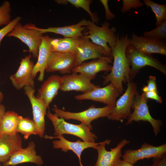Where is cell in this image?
Here are the masks:
<instances>
[{
	"label": "cell",
	"instance_id": "obj_9",
	"mask_svg": "<svg viewBox=\"0 0 166 166\" xmlns=\"http://www.w3.org/2000/svg\"><path fill=\"white\" fill-rule=\"evenodd\" d=\"M130 44L138 51L148 55L153 53L166 55V40L152 36H138L132 33Z\"/></svg>",
	"mask_w": 166,
	"mask_h": 166
},
{
	"label": "cell",
	"instance_id": "obj_7",
	"mask_svg": "<svg viewBox=\"0 0 166 166\" xmlns=\"http://www.w3.org/2000/svg\"><path fill=\"white\" fill-rule=\"evenodd\" d=\"M126 54L130 61V78L132 79L140 69L146 66H150L158 69L166 75V66L151 55L138 51L129 44L126 48Z\"/></svg>",
	"mask_w": 166,
	"mask_h": 166
},
{
	"label": "cell",
	"instance_id": "obj_41",
	"mask_svg": "<svg viewBox=\"0 0 166 166\" xmlns=\"http://www.w3.org/2000/svg\"><path fill=\"white\" fill-rule=\"evenodd\" d=\"M0 166H1L0 165Z\"/></svg>",
	"mask_w": 166,
	"mask_h": 166
},
{
	"label": "cell",
	"instance_id": "obj_14",
	"mask_svg": "<svg viewBox=\"0 0 166 166\" xmlns=\"http://www.w3.org/2000/svg\"><path fill=\"white\" fill-rule=\"evenodd\" d=\"M111 141L110 140H107L93 148L98 152L97 159L95 166H114L122 156V148L130 143L129 140L124 139L116 147L112 148L110 151H108L105 149V145H109Z\"/></svg>",
	"mask_w": 166,
	"mask_h": 166
},
{
	"label": "cell",
	"instance_id": "obj_18",
	"mask_svg": "<svg viewBox=\"0 0 166 166\" xmlns=\"http://www.w3.org/2000/svg\"><path fill=\"white\" fill-rule=\"evenodd\" d=\"M44 137L46 139H49L58 138L59 140H56L53 141V147L55 149H61V151L65 152L70 150L72 151L77 156L80 165H82L81 161V155L82 152L88 148H93L102 142L91 143L82 141L79 140L76 142H72L65 139L63 135H62L54 136L46 135L44 136Z\"/></svg>",
	"mask_w": 166,
	"mask_h": 166
},
{
	"label": "cell",
	"instance_id": "obj_3",
	"mask_svg": "<svg viewBox=\"0 0 166 166\" xmlns=\"http://www.w3.org/2000/svg\"><path fill=\"white\" fill-rule=\"evenodd\" d=\"M47 117L51 121L54 130V136L68 134L77 136L88 142H95L97 137L91 132L90 128L83 123L79 124H71L62 118H59L49 110L46 113Z\"/></svg>",
	"mask_w": 166,
	"mask_h": 166
},
{
	"label": "cell",
	"instance_id": "obj_24",
	"mask_svg": "<svg viewBox=\"0 0 166 166\" xmlns=\"http://www.w3.org/2000/svg\"><path fill=\"white\" fill-rule=\"evenodd\" d=\"M88 23V20L83 19L74 25L61 27H49L46 29L37 27V28L43 34L51 32L61 35L65 38H77L83 37V32L85 30Z\"/></svg>",
	"mask_w": 166,
	"mask_h": 166
},
{
	"label": "cell",
	"instance_id": "obj_21",
	"mask_svg": "<svg viewBox=\"0 0 166 166\" xmlns=\"http://www.w3.org/2000/svg\"><path fill=\"white\" fill-rule=\"evenodd\" d=\"M22 148V139L18 133L0 135V162H6L12 155Z\"/></svg>",
	"mask_w": 166,
	"mask_h": 166
},
{
	"label": "cell",
	"instance_id": "obj_4",
	"mask_svg": "<svg viewBox=\"0 0 166 166\" xmlns=\"http://www.w3.org/2000/svg\"><path fill=\"white\" fill-rule=\"evenodd\" d=\"M53 107L52 109L54 112V114L57 117L66 120L73 119L80 121L86 125L91 130L93 129L91 124L92 121L101 117H108L114 107L106 105L103 107L97 108L92 105L84 111L73 113L65 111L64 108L63 109H60L55 105Z\"/></svg>",
	"mask_w": 166,
	"mask_h": 166
},
{
	"label": "cell",
	"instance_id": "obj_8",
	"mask_svg": "<svg viewBox=\"0 0 166 166\" xmlns=\"http://www.w3.org/2000/svg\"><path fill=\"white\" fill-rule=\"evenodd\" d=\"M136 90V83L132 80L127 83L125 92L116 102L112 112L107 117L109 119L121 121L127 119L130 117Z\"/></svg>",
	"mask_w": 166,
	"mask_h": 166
},
{
	"label": "cell",
	"instance_id": "obj_15",
	"mask_svg": "<svg viewBox=\"0 0 166 166\" xmlns=\"http://www.w3.org/2000/svg\"><path fill=\"white\" fill-rule=\"evenodd\" d=\"M76 59L75 53L52 52L45 70L48 73L58 71L62 74L70 73L74 67Z\"/></svg>",
	"mask_w": 166,
	"mask_h": 166
},
{
	"label": "cell",
	"instance_id": "obj_31",
	"mask_svg": "<svg viewBox=\"0 0 166 166\" xmlns=\"http://www.w3.org/2000/svg\"><path fill=\"white\" fill-rule=\"evenodd\" d=\"M144 36H152L159 38L166 39V20L162 22L157 27L149 31L145 32Z\"/></svg>",
	"mask_w": 166,
	"mask_h": 166
},
{
	"label": "cell",
	"instance_id": "obj_12",
	"mask_svg": "<svg viewBox=\"0 0 166 166\" xmlns=\"http://www.w3.org/2000/svg\"><path fill=\"white\" fill-rule=\"evenodd\" d=\"M25 93L27 96L31 105L33 113V121L38 129V135L41 138L44 136L45 126V117L47 109L45 101L41 98L34 96V87L26 86L24 88Z\"/></svg>",
	"mask_w": 166,
	"mask_h": 166
},
{
	"label": "cell",
	"instance_id": "obj_6",
	"mask_svg": "<svg viewBox=\"0 0 166 166\" xmlns=\"http://www.w3.org/2000/svg\"><path fill=\"white\" fill-rule=\"evenodd\" d=\"M148 99L145 97V93L140 95L139 92L136 91L132 107L134 111L127 119L125 125L131 124L133 121H148L152 125L154 134L156 136L160 132L162 121L160 120L154 119L151 115L147 105Z\"/></svg>",
	"mask_w": 166,
	"mask_h": 166
},
{
	"label": "cell",
	"instance_id": "obj_11",
	"mask_svg": "<svg viewBox=\"0 0 166 166\" xmlns=\"http://www.w3.org/2000/svg\"><path fill=\"white\" fill-rule=\"evenodd\" d=\"M31 54L21 59L20 65L16 73L10 75V78L13 85L19 90L26 86L34 87L35 82L33 75L34 65L31 58Z\"/></svg>",
	"mask_w": 166,
	"mask_h": 166
},
{
	"label": "cell",
	"instance_id": "obj_26",
	"mask_svg": "<svg viewBox=\"0 0 166 166\" xmlns=\"http://www.w3.org/2000/svg\"><path fill=\"white\" fill-rule=\"evenodd\" d=\"M19 116L13 111L5 112L0 121V135L17 133Z\"/></svg>",
	"mask_w": 166,
	"mask_h": 166
},
{
	"label": "cell",
	"instance_id": "obj_36",
	"mask_svg": "<svg viewBox=\"0 0 166 166\" xmlns=\"http://www.w3.org/2000/svg\"><path fill=\"white\" fill-rule=\"evenodd\" d=\"M151 166H166V153L160 157L153 158V164Z\"/></svg>",
	"mask_w": 166,
	"mask_h": 166
},
{
	"label": "cell",
	"instance_id": "obj_25",
	"mask_svg": "<svg viewBox=\"0 0 166 166\" xmlns=\"http://www.w3.org/2000/svg\"><path fill=\"white\" fill-rule=\"evenodd\" d=\"M83 38L82 37L53 38L51 42L52 52L76 54L77 48Z\"/></svg>",
	"mask_w": 166,
	"mask_h": 166
},
{
	"label": "cell",
	"instance_id": "obj_30",
	"mask_svg": "<svg viewBox=\"0 0 166 166\" xmlns=\"http://www.w3.org/2000/svg\"><path fill=\"white\" fill-rule=\"evenodd\" d=\"M11 5L7 1H4L0 6V26H6L11 21Z\"/></svg>",
	"mask_w": 166,
	"mask_h": 166
},
{
	"label": "cell",
	"instance_id": "obj_38",
	"mask_svg": "<svg viewBox=\"0 0 166 166\" xmlns=\"http://www.w3.org/2000/svg\"><path fill=\"white\" fill-rule=\"evenodd\" d=\"M114 166H136L132 165L125 161L123 160L120 159L118 162ZM151 166V165L145 166Z\"/></svg>",
	"mask_w": 166,
	"mask_h": 166
},
{
	"label": "cell",
	"instance_id": "obj_35",
	"mask_svg": "<svg viewBox=\"0 0 166 166\" xmlns=\"http://www.w3.org/2000/svg\"><path fill=\"white\" fill-rule=\"evenodd\" d=\"M108 0H100V1L103 5L105 11V17L107 20H111L114 19L115 15L110 11L109 6Z\"/></svg>",
	"mask_w": 166,
	"mask_h": 166
},
{
	"label": "cell",
	"instance_id": "obj_17",
	"mask_svg": "<svg viewBox=\"0 0 166 166\" xmlns=\"http://www.w3.org/2000/svg\"><path fill=\"white\" fill-rule=\"evenodd\" d=\"M82 37V42L77 48L74 68L81 65L85 60L108 57L104 48L93 43L88 38Z\"/></svg>",
	"mask_w": 166,
	"mask_h": 166
},
{
	"label": "cell",
	"instance_id": "obj_2",
	"mask_svg": "<svg viewBox=\"0 0 166 166\" xmlns=\"http://www.w3.org/2000/svg\"><path fill=\"white\" fill-rule=\"evenodd\" d=\"M88 22L82 37L89 39L93 43L104 48L108 57L112 56L111 49L115 47L117 39L116 28H110L109 23L107 21L101 27L92 21L88 20Z\"/></svg>",
	"mask_w": 166,
	"mask_h": 166
},
{
	"label": "cell",
	"instance_id": "obj_23",
	"mask_svg": "<svg viewBox=\"0 0 166 166\" xmlns=\"http://www.w3.org/2000/svg\"><path fill=\"white\" fill-rule=\"evenodd\" d=\"M60 76L52 75L45 81L38 90V97L43 99L45 102L47 109L50 104L57 94L62 84Z\"/></svg>",
	"mask_w": 166,
	"mask_h": 166
},
{
	"label": "cell",
	"instance_id": "obj_32",
	"mask_svg": "<svg viewBox=\"0 0 166 166\" xmlns=\"http://www.w3.org/2000/svg\"><path fill=\"white\" fill-rule=\"evenodd\" d=\"M121 11L125 13L129 11L133 8L136 9L144 6V4L140 0H123Z\"/></svg>",
	"mask_w": 166,
	"mask_h": 166
},
{
	"label": "cell",
	"instance_id": "obj_22",
	"mask_svg": "<svg viewBox=\"0 0 166 166\" xmlns=\"http://www.w3.org/2000/svg\"><path fill=\"white\" fill-rule=\"evenodd\" d=\"M53 39L48 35L44 36L39 48L38 60L34 67L33 75L35 78L37 73L39 72L38 80L40 81L43 80L47 61L52 52L51 42Z\"/></svg>",
	"mask_w": 166,
	"mask_h": 166
},
{
	"label": "cell",
	"instance_id": "obj_27",
	"mask_svg": "<svg viewBox=\"0 0 166 166\" xmlns=\"http://www.w3.org/2000/svg\"><path fill=\"white\" fill-rule=\"evenodd\" d=\"M17 132L22 134L25 140L31 135H38L37 127L33 120L21 116H19Z\"/></svg>",
	"mask_w": 166,
	"mask_h": 166
},
{
	"label": "cell",
	"instance_id": "obj_33",
	"mask_svg": "<svg viewBox=\"0 0 166 166\" xmlns=\"http://www.w3.org/2000/svg\"><path fill=\"white\" fill-rule=\"evenodd\" d=\"M21 19V17L18 16L12 20L8 24L0 30V46L4 37L14 29L17 24L19 22Z\"/></svg>",
	"mask_w": 166,
	"mask_h": 166
},
{
	"label": "cell",
	"instance_id": "obj_39",
	"mask_svg": "<svg viewBox=\"0 0 166 166\" xmlns=\"http://www.w3.org/2000/svg\"><path fill=\"white\" fill-rule=\"evenodd\" d=\"M5 112V106L3 105L0 104V121L2 120Z\"/></svg>",
	"mask_w": 166,
	"mask_h": 166
},
{
	"label": "cell",
	"instance_id": "obj_5",
	"mask_svg": "<svg viewBox=\"0 0 166 166\" xmlns=\"http://www.w3.org/2000/svg\"><path fill=\"white\" fill-rule=\"evenodd\" d=\"M16 38L25 43L28 47V51L33 57L38 58L39 48L44 36L34 24H27L24 26L18 22L14 29L7 35Z\"/></svg>",
	"mask_w": 166,
	"mask_h": 166
},
{
	"label": "cell",
	"instance_id": "obj_13",
	"mask_svg": "<svg viewBox=\"0 0 166 166\" xmlns=\"http://www.w3.org/2000/svg\"><path fill=\"white\" fill-rule=\"evenodd\" d=\"M61 77L63 83L60 89L63 92L74 90L84 93L100 87L91 82L93 78L83 73L72 72Z\"/></svg>",
	"mask_w": 166,
	"mask_h": 166
},
{
	"label": "cell",
	"instance_id": "obj_29",
	"mask_svg": "<svg viewBox=\"0 0 166 166\" xmlns=\"http://www.w3.org/2000/svg\"><path fill=\"white\" fill-rule=\"evenodd\" d=\"M67 2H69L77 8H81L85 10L90 15L92 22L97 23L99 19L97 14L92 13L90 10V5L92 2L90 0H66Z\"/></svg>",
	"mask_w": 166,
	"mask_h": 166
},
{
	"label": "cell",
	"instance_id": "obj_20",
	"mask_svg": "<svg viewBox=\"0 0 166 166\" xmlns=\"http://www.w3.org/2000/svg\"><path fill=\"white\" fill-rule=\"evenodd\" d=\"M112 56L105 57L96 59L90 62L82 63L73 68L72 72L83 73L94 79L97 74L100 72H108L111 71L112 65L110 63L112 62Z\"/></svg>",
	"mask_w": 166,
	"mask_h": 166
},
{
	"label": "cell",
	"instance_id": "obj_16",
	"mask_svg": "<svg viewBox=\"0 0 166 166\" xmlns=\"http://www.w3.org/2000/svg\"><path fill=\"white\" fill-rule=\"evenodd\" d=\"M120 93L114 85L110 83L104 87H99L87 93L76 95L78 100H90L115 107L116 100Z\"/></svg>",
	"mask_w": 166,
	"mask_h": 166
},
{
	"label": "cell",
	"instance_id": "obj_40",
	"mask_svg": "<svg viewBox=\"0 0 166 166\" xmlns=\"http://www.w3.org/2000/svg\"><path fill=\"white\" fill-rule=\"evenodd\" d=\"M3 98V94L2 92L0 91V104Z\"/></svg>",
	"mask_w": 166,
	"mask_h": 166
},
{
	"label": "cell",
	"instance_id": "obj_10",
	"mask_svg": "<svg viewBox=\"0 0 166 166\" xmlns=\"http://www.w3.org/2000/svg\"><path fill=\"white\" fill-rule=\"evenodd\" d=\"M166 153V143L158 146L147 143H143L139 149H127L122 156L123 160L134 165L139 160L144 159L158 158Z\"/></svg>",
	"mask_w": 166,
	"mask_h": 166
},
{
	"label": "cell",
	"instance_id": "obj_28",
	"mask_svg": "<svg viewBox=\"0 0 166 166\" xmlns=\"http://www.w3.org/2000/svg\"><path fill=\"white\" fill-rule=\"evenodd\" d=\"M143 3L147 7H150L154 13L156 27L166 20V5L160 4L151 0H144Z\"/></svg>",
	"mask_w": 166,
	"mask_h": 166
},
{
	"label": "cell",
	"instance_id": "obj_37",
	"mask_svg": "<svg viewBox=\"0 0 166 166\" xmlns=\"http://www.w3.org/2000/svg\"><path fill=\"white\" fill-rule=\"evenodd\" d=\"M145 93V97L147 99H153L160 103H162V98L159 95L158 93L154 91H150Z\"/></svg>",
	"mask_w": 166,
	"mask_h": 166
},
{
	"label": "cell",
	"instance_id": "obj_1",
	"mask_svg": "<svg viewBox=\"0 0 166 166\" xmlns=\"http://www.w3.org/2000/svg\"><path fill=\"white\" fill-rule=\"evenodd\" d=\"M115 46L112 50V56L113 59V65L110 73L102 75L104 79L103 85L110 82L117 89L120 94H122L124 89L123 83L131 81L130 78V63L126 54V48L130 44V38L128 34L120 36L117 34Z\"/></svg>",
	"mask_w": 166,
	"mask_h": 166
},
{
	"label": "cell",
	"instance_id": "obj_19",
	"mask_svg": "<svg viewBox=\"0 0 166 166\" xmlns=\"http://www.w3.org/2000/svg\"><path fill=\"white\" fill-rule=\"evenodd\" d=\"M35 148L34 142H30L26 148H22L12 155L9 160L3 164V166H15L25 163H33L38 166L42 165L43 161L41 156L37 155Z\"/></svg>",
	"mask_w": 166,
	"mask_h": 166
},
{
	"label": "cell",
	"instance_id": "obj_34",
	"mask_svg": "<svg viewBox=\"0 0 166 166\" xmlns=\"http://www.w3.org/2000/svg\"><path fill=\"white\" fill-rule=\"evenodd\" d=\"M147 82V85L144 86L142 89L143 92L146 93L150 91H154L158 93L155 76L150 75Z\"/></svg>",
	"mask_w": 166,
	"mask_h": 166
}]
</instances>
